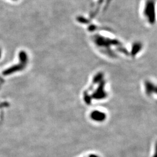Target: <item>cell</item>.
Returning a JSON list of instances; mask_svg holds the SVG:
<instances>
[{
  "instance_id": "cell-1",
  "label": "cell",
  "mask_w": 157,
  "mask_h": 157,
  "mask_svg": "<svg viewBox=\"0 0 157 157\" xmlns=\"http://www.w3.org/2000/svg\"><path fill=\"white\" fill-rule=\"evenodd\" d=\"M153 157H157V144L156 146V148H155V151H154V153L153 156Z\"/></svg>"
},
{
  "instance_id": "cell-2",
  "label": "cell",
  "mask_w": 157,
  "mask_h": 157,
  "mask_svg": "<svg viewBox=\"0 0 157 157\" xmlns=\"http://www.w3.org/2000/svg\"><path fill=\"white\" fill-rule=\"evenodd\" d=\"M100 157L97 154H90L89 156H88L87 157Z\"/></svg>"
}]
</instances>
